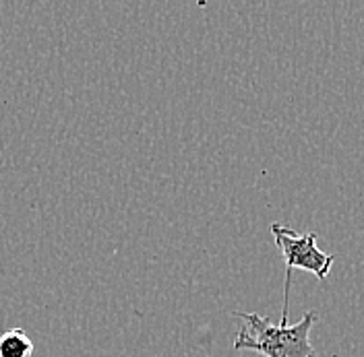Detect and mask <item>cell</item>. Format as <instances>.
<instances>
[{"mask_svg": "<svg viewBox=\"0 0 364 357\" xmlns=\"http://www.w3.org/2000/svg\"><path fill=\"white\" fill-rule=\"evenodd\" d=\"M273 240L277 248L282 250V256L286 260V287H284V310H282V320L288 322L290 314V283H292V270L300 268L306 273H313L317 279H327L331 273V267L336 263L333 254H325L317 246L318 236L315 231L298 234L294 229L286 227L282 224L272 225Z\"/></svg>", "mask_w": 364, "mask_h": 357, "instance_id": "7a4b0ae2", "label": "cell"}, {"mask_svg": "<svg viewBox=\"0 0 364 357\" xmlns=\"http://www.w3.org/2000/svg\"><path fill=\"white\" fill-rule=\"evenodd\" d=\"M33 341L23 329H11L0 335V357H31Z\"/></svg>", "mask_w": 364, "mask_h": 357, "instance_id": "3957f363", "label": "cell"}, {"mask_svg": "<svg viewBox=\"0 0 364 357\" xmlns=\"http://www.w3.org/2000/svg\"><path fill=\"white\" fill-rule=\"evenodd\" d=\"M245 320V326L238 329L234 339L236 351H257L263 357H315L317 351L311 343V331L317 324L318 316L315 310L304 312V316L290 324L282 320L273 324L269 318L257 312H232Z\"/></svg>", "mask_w": 364, "mask_h": 357, "instance_id": "6da1fadb", "label": "cell"}]
</instances>
